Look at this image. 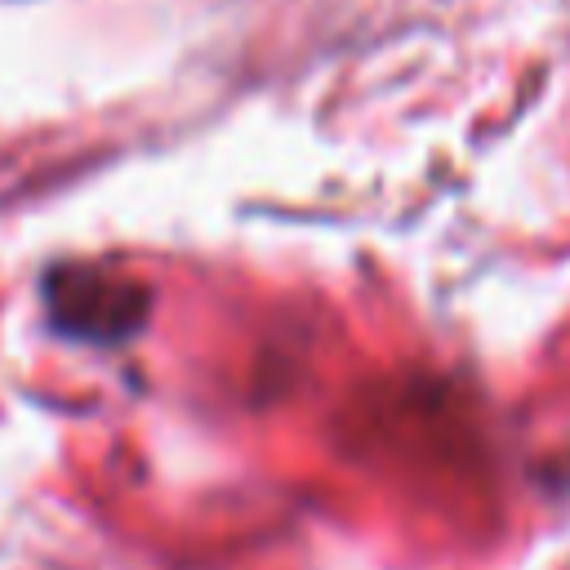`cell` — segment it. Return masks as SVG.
Wrapping results in <instances>:
<instances>
[{
  "label": "cell",
  "mask_w": 570,
  "mask_h": 570,
  "mask_svg": "<svg viewBox=\"0 0 570 570\" xmlns=\"http://www.w3.org/2000/svg\"><path fill=\"white\" fill-rule=\"evenodd\" d=\"M45 298L62 334H80L94 343H116L147 316V294L134 281L98 267H53L45 276Z\"/></svg>",
  "instance_id": "6da1fadb"
}]
</instances>
